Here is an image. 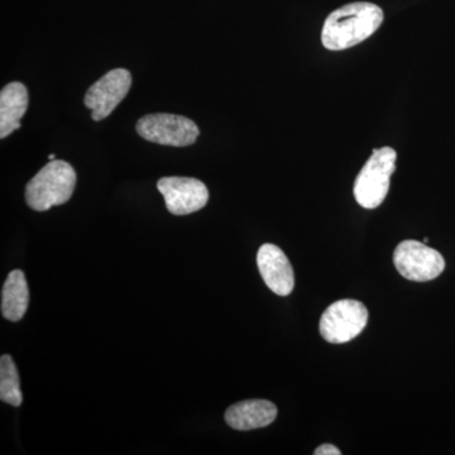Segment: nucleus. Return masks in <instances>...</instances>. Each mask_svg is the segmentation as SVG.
<instances>
[{"label":"nucleus","instance_id":"1","mask_svg":"<svg viewBox=\"0 0 455 455\" xmlns=\"http://www.w3.org/2000/svg\"><path fill=\"white\" fill-rule=\"evenodd\" d=\"M383 22V11L368 2L344 5L326 18L322 42L325 49L343 51L370 38Z\"/></svg>","mask_w":455,"mask_h":455},{"label":"nucleus","instance_id":"2","mask_svg":"<svg viewBox=\"0 0 455 455\" xmlns=\"http://www.w3.org/2000/svg\"><path fill=\"white\" fill-rule=\"evenodd\" d=\"M76 180V172L70 164L61 160L50 161L27 184L26 203L36 212H46L52 206L62 205L73 196Z\"/></svg>","mask_w":455,"mask_h":455},{"label":"nucleus","instance_id":"3","mask_svg":"<svg viewBox=\"0 0 455 455\" xmlns=\"http://www.w3.org/2000/svg\"><path fill=\"white\" fill-rule=\"evenodd\" d=\"M397 154L391 147L373 149L372 156L358 173L355 197L364 209H376L387 196L392 173L396 170Z\"/></svg>","mask_w":455,"mask_h":455},{"label":"nucleus","instance_id":"4","mask_svg":"<svg viewBox=\"0 0 455 455\" xmlns=\"http://www.w3.org/2000/svg\"><path fill=\"white\" fill-rule=\"evenodd\" d=\"M142 139L161 146L187 147L194 145L200 131L196 122L178 114H147L136 125Z\"/></svg>","mask_w":455,"mask_h":455},{"label":"nucleus","instance_id":"5","mask_svg":"<svg viewBox=\"0 0 455 455\" xmlns=\"http://www.w3.org/2000/svg\"><path fill=\"white\" fill-rule=\"evenodd\" d=\"M367 322V307L361 301L346 299L334 302L324 311L319 331L329 343L343 344L358 337Z\"/></svg>","mask_w":455,"mask_h":455},{"label":"nucleus","instance_id":"6","mask_svg":"<svg viewBox=\"0 0 455 455\" xmlns=\"http://www.w3.org/2000/svg\"><path fill=\"white\" fill-rule=\"evenodd\" d=\"M394 265L406 280L427 283L442 275L445 260L438 251L424 242L403 241L395 250Z\"/></svg>","mask_w":455,"mask_h":455},{"label":"nucleus","instance_id":"7","mask_svg":"<svg viewBox=\"0 0 455 455\" xmlns=\"http://www.w3.org/2000/svg\"><path fill=\"white\" fill-rule=\"evenodd\" d=\"M132 86V75L125 68H114L92 84L86 92L84 103L92 110V121L100 122L127 97Z\"/></svg>","mask_w":455,"mask_h":455},{"label":"nucleus","instance_id":"8","mask_svg":"<svg viewBox=\"0 0 455 455\" xmlns=\"http://www.w3.org/2000/svg\"><path fill=\"white\" fill-rule=\"evenodd\" d=\"M157 188L164 197L167 211L173 215H188L202 211L209 202V191L204 182L193 178H164Z\"/></svg>","mask_w":455,"mask_h":455},{"label":"nucleus","instance_id":"9","mask_svg":"<svg viewBox=\"0 0 455 455\" xmlns=\"http://www.w3.org/2000/svg\"><path fill=\"white\" fill-rule=\"evenodd\" d=\"M257 265L265 283L278 296H289L295 286V275L291 263L281 248L275 244H263L257 253Z\"/></svg>","mask_w":455,"mask_h":455},{"label":"nucleus","instance_id":"10","mask_svg":"<svg viewBox=\"0 0 455 455\" xmlns=\"http://www.w3.org/2000/svg\"><path fill=\"white\" fill-rule=\"evenodd\" d=\"M224 418L232 429H260L276 420L277 407L267 400H245L228 407Z\"/></svg>","mask_w":455,"mask_h":455},{"label":"nucleus","instance_id":"11","mask_svg":"<svg viewBox=\"0 0 455 455\" xmlns=\"http://www.w3.org/2000/svg\"><path fill=\"white\" fill-rule=\"evenodd\" d=\"M28 109V90L22 83H11L0 92V139L20 130V119Z\"/></svg>","mask_w":455,"mask_h":455},{"label":"nucleus","instance_id":"12","mask_svg":"<svg viewBox=\"0 0 455 455\" xmlns=\"http://www.w3.org/2000/svg\"><path fill=\"white\" fill-rule=\"evenodd\" d=\"M29 291L25 274L14 269L2 290V315L9 322H20L28 309Z\"/></svg>","mask_w":455,"mask_h":455},{"label":"nucleus","instance_id":"13","mask_svg":"<svg viewBox=\"0 0 455 455\" xmlns=\"http://www.w3.org/2000/svg\"><path fill=\"white\" fill-rule=\"evenodd\" d=\"M0 400L12 406H20L23 396L20 391V374L11 355L0 358Z\"/></svg>","mask_w":455,"mask_h":455},{"label":"nucleus","instance_id":"14","mask_svg":"<svg viewBox=\"0 0 455 455\" xmlns=\"http://www.w3.org/2000/svg\"><path fill=\"white\" fill-rule=\"evenodd\" d=\"M315 455H341V451L337 447L331 444H324L314 451Z\"/></svg>","mask_w":455,"mask_h":455},{"label":"nucleus","instance_id":"15","mask_svg":"<svg viewBox=\"0 0 455 455\" xmlns=\"http://www.w3.org/2000/svg\"><path fill=\"white\" fill-rule=\"evenodd\" d=\"M49 160H50V161L56 160V156H55V155H53V154H51V155L49 156Z\"/></svg>","mask_w":455,"mask_h":455}]
</instances>
